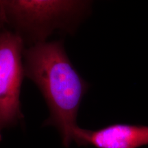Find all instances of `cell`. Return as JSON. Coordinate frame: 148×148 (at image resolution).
Here are the masks:
<instances>
[{
	"label": "cell",
	"instance_id": "3957f363",
	"mask_svg": "<svg viewBox=\"0 0 148 148\" xmlns=\"http://www.w3.org/2000/svg\"><path fill=\"white\" fill-rule=\"evenodd\" d=\"M23 41L14 32H0V141L3 130L23 119L20 92L24 75Z\"/></svg>",
	"mask_w": 148,
	"mask_h": 148
},
{
	"label": "cell",
	"instance_id": "6da1fadb",
	"mask_svg": "<svg viewBox=\"0 0 148 148\" xmlns=\"http://www.w3.org/2000/svg\"><path fill=\"white\" fill-rule=\"evenodd\" d=\"M23 58L24 75L39 88L49 108L44 125L55 127L62 145L69 147L88 84L72 64L61 40L34 44L24 49Z\"/></svg>",
	"mask_w": 148,
	"mask_h": 148
},
{
	"label": "cell",
	"instance_id": "277c9868",
	"mask_svg": "<svg viewBox=\"0 0 148 148\" xmlns=\"http://www.w3.org/2000/svg\"><path fill=\"white\" fill-rule=\"evenodd\" d=\"M73 141L95 148H139L148 145V126L116 123L94 130L77 126Z\"/></svg>",
	"mask_w": 148,
	"mask_h": 148
},
{
	"label": "cell",
	"instance_id": "7a4b0ae2",
	"mask_svg": "<svg viewBox=\"0 0 148 148\" xmlns=\"http://www.w3.org/2000/svg\"><path fill=\"white\" fill-rule=\"evenodd\" d=\"M88 5L82 1L1 0L0 18L22 40L25 37L34 45L46 41L57 29H73Z\"/></svg>",
	"mask_w": 148,
	"mask_h": 148
},
{
	"label": "cell",
	"instance_id": "5b68a950",
	"mask_svg": "<svg viewBox=\"0 0 148 148\" xmlns=\"http://www.w3.org/2000/svg\"><path fill=\"white\" fill-rule=\"evenodd\" d=\"M0 32H1V30H0Z\"/></svg>",
	"mask_w": 148,
	"mask_h": 148
}]
</instances>
